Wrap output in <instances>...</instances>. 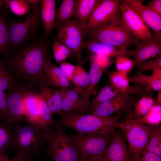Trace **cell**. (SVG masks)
Segmentation results:
<instances>
[{
    "mask_svg": "<svg viewBox=\"0 0 161 161\" xmlns=\"http://www.w3.org/2000/svg\"><path fill=\"white\" fill-rule=\"evenodd\" d=\"M41 2L32 4V11L23 21H12L7 24L9 33L10 49H13L31 38L38 30L41 22Z\"/></svg>",
    "mask_w": 161,
    "mask_h": 161,
    "instance_id": "6",
    "label": "cell"
},
{
    "mask_svg": "<svg viewBox=\"0 0 161 161\" xmlns=\"http://www.w3.org/2000/svg\"><path fill=\"white\" fill-rule=\"evenodd\" d=\"M157 92V100L156 101L157 104L161 105V90Z\"/></svg>",
    "mask_w": 161,
    "mask_h": 161,
    "instance_id": "51",
    "label": "cell"
},
{
    "mask_svg": "<svg viewBox=\"0 0 161 161\" xmlns=\"http://www.w3.org/2000/svg\"><path fill=\"white\" fill-rule=\"evenodd\" d=\"M90 63L89 75L90 83L86 92V96L90 97L98 83L100 79L107 69L100 65L97 62L95 54L88 56Z\"/></svg>",
    "mask_w": 161,
    "mask_h": 161,
    "instance_id": "25",
    "label": "cell"
},
{
    "mask_svg": "<svg viewBox=\"0 0 161 161\" xmlns=\"http://www.w3.org/2000/svg\"><path fill=\"white\" fill-rule=\"evenodd\" d=\"M41 16L44 29L45 36L48 38L53 28L56 13L54 0L41 1Z\"/></svg>",
    "mask_w": 161,
    "mask_h": 161,
    "instance_id": "20",
    "label": "cell"
},
{
    "mask_svg": "<svg viewBox=\"0 0 161 161\" xmlns=\"http://www.w3.org/2000/svg\"><path fill=\"white\" fill-rule=\"evenodd\" d=\"M137 66V73H143L149 71H153L161 69V56H160L154 59L141 62Z\"/></svg>",
    "mask_w": 161,
    "mask_h": 161,
    "instance_id": "39",
    "label": "cell"
},
{
    "mask_svg": "<svg viewBox=\"0 0 161 161\" xmlns=\"http://www.w3.org/2000/svg\"><path fill=\"white\" fill-rule=\"evenodd\" d=\"M153 91L146 86L136 84L134 85L129 86L127 89L123 93L133 95H138L142 97L152 95Z\"/></svg>",
    "mask_w": 161,
    "mask_h": 161,
    "instance_id": "41",
    "label": "cell"
},
{
    "mask_svg": "<svg viewBox=\"0 0 161 161\" xmlns=\"http://www.w3.org/2000/svg\"><path fill=\"white\" fill-rule=\"evenodd\" d=\"M110 82L117 89L123 92L129 86V80L127 76L122 74L117 71H109L107 72Z\"/></svg>",
    "mask_w": 161,
    "mask_h": 161,
    "instance_id": "37",
    "label": "cell"
},
{
    "mask_svg": "<svg viewBox=\"0 0 161 161\" xmlns=\"http://www.w3.org/2000/svg\"><path fill=\"white\" fill-rule=\"evenodd\" d=\"M103 156L106 161H133L123 136L115 132L112 135Z\"/></svg>",
    "mask_w": 161,
    "mask_h": 161,
    "instance_id": "15",
    "label": "cell"
},
{
    "mask_svg": "<svg viewBox=\"0 0 161 161\" xmlns=\"http://www.w3.org/2000/svg\"><path fill=\"white\" fill-rule=\"evenodd\" d=\"M83 47L91 54H100L117 58L120 56H134V51L125 47L87 39L84 42Z\"/></svg>",
    "mask_w": 161,
    "mask_h": 161,
    "instance_id": "17",
    "label": "cell"
},
{
    "mask_svg": "<svg viewBox=\"0 0 161 161\" xmlns=\"http://www.w3.org/2000/svg\"><path fill=\"white\" fill-rule=\"evenodd\" d=\"M147 26L161 35V17L148 9L140 0H125Z\"/></svg>",
    "mask_w": 161,
    "mask_h": 161,
    "instance_id": "18",
    "label": "cell"
},
{
    "mask_svg": "<svg viewBox=\"0 0 161 161\" xmlns=\"http://www.w3.org/2000/svg\"><path fill=\"white\" fill-rule=\"evenodd\" d=\"M112 134L106 136L97 134H77L69 136L80 161L89 157L104 156Z\"/></svg>",
    "mask_w": 161,
    "mask_h": 161,
    "instance_id": "8",
    "label": "cell"
},
{
    "mask_svg": "<svg viewBox=\"0 0 161 161\" xmlns=\"http://www.w3.org/2000/svg\"><path fill=\"white\" fill-rule=\"evenodd\" d=\"M137 161H161V157L149 151H144Z\"/></svg>",
    "mask_w": 161,
    "mask_h": 161,
    "instance_id": "45",
    "label": "cell"
},
{
    "mask_svg": "<svg viewBox=\"0 0 161 161\" xmlns=\"http://www.w3.org/2000/svg\"><path fill=\"white\" fill-rule=\"evenodd\" d=\"M6 15L4 12L0 11V54L6 55L10 49V39Z\"/></svg>",
    "mask_w": 161,
    "mask_h": 161,
    "instance_id": "31",
    "label": "cell"
},
{
    "mask_svg": "<svg viewBox=\"0 0 161 161\" xmlns=\"http://www.w3.org/2000/svg\"><path fill=\"white\" fill-rule=\"evenodd\" d=\"M80 161H87L86 160L84 159V160H80Z\"/></svg>",
    "mask_w": 161,
    "mask_h": 161,
    "instance_id": "54",
    "label": "cell"
},
{
    "mask_svg": "<svg viewBox=\"0 0 161 161\" xmlns=\"http://www.w3.org/2000/svg\"><path fill=\"white\" fill-rule=\"evenodd\" d=\"M13 134L11 124L0 121V153L15 149Z\"/></svg>",
    "mask_w": 161,
    "mask_h": 161,
    "instance_id": "27",
    "label": "cell"
},
{
    "mask_svg": "<svg viewBox=\"0 0 161 161\" xmlns=\"http://www.w3.org/2000/svg\"><path fill=\"white\" fill-rule=\"evenodd\" d=\"M77 68L79 73L83 79L88 89L90 83V79L89 74L81 65H77Z\"/></svg>",
    "mask_w": 161,
    "mask_h": 161,
    "instance_id": "47",
    "label": "cell"
},
{
    "mask_svg": "<svg viewBox=\"0 0 161 161\" xmlns=\"http://www.w3.org/2000/svg\"><path fill=\"white\" fill-rule=\"evenodd\" d=\"M49 129L43 131L28 123L25 125H15L13 134L15 149L32 155L37 154L47 143Z\"/></svg>",
    "mask_w": 161,
    "mask_h": 161,
    "instance_id": "5",
    "label": "cell"
},
{
    "mask_svg": "<svg viewBox=\"0 0 161 161\" xmlns=\"http://www.w3.org/2000/svg\"><path fill=\"white\" fill-rule=\"evenodd\" d=\"M128 78L130 82L146 86L153 91L161 90V80L154 79L151 75L139 73Z\"/></svg>",
    "mask_w": 161,
    "mask_h": 161,
    "instance_id": "32",
    "label": "cell"
},
{
    "mask_svg": "<svg viewBox=\"0 0 161 161\" xmlns=\"http://www.w3.org/2000/svg\"><path fill=\"white\" fill-rule=\"evenodd\" d=\"M115 64L117 71L127 76L134 66V60L126 56H120L116 58Z\"/></svg>",
    "mask_w": 161,
    "mask_h": 161,
    "instance_id": "38",
    "label": "cell"
},
{
    "mask_svg": "<svg viewBox=\"0 0 161 161\" xmlns=\"http://www.w3.org/2000/svg\"><path fill=\"white\" fill-rule=\"evenodd\" d=\"M52 50L54 58L57 63H61L68 58L74 57V52L68 47L58 41L53 36Z\"/></svg>",
    "mask_w": 161,
    "mask_h": 161,
    "instance_id": "35",
    "label": "cell"
},
{
    "mask_svg": "<svg viewBox=\"0 0 161 161\" xmlns=\"http://www.w3.org/2000/svg\"><path fill=\"white\" fill-rule=\"evenodd\" d=\"M35 86L20 83L8 90L5 122L16 125L21 121L24 116V100L29 95L36 92Z\"/></svg>",
    "mask_w": 161,
    "mask_h": 161,
    "instance_id": "9",
    "label": "cell"
},
{
    "mask_svg": "<svg viewBox=\"0 0 161 161\" xmlns=\"http://www.w3.org/2000/svg\"><path fill=\"white\" fill-rule=\"evenodd\" d=\"M144 151H149L161 157V126H154Z\"/></svg>",
    "mask_w": 161,
    "mask_h": 161,
    "instance_id": "33",
    "label": "cell"
},
{
    "mask_svg": "<svg viewBox=\"0 0 161 161\" xmlns=\"http://www.w3.org/2000/svg\"><path fill=\"white\" fill-rule=\"evenodd\" d=\"M97 1L75 0L73 18L79 22L83 31Z\"/></svg>",
    "mask_w": 161,
    "mask_h": 161,
    "instance_id": "22",
    "label": "cell"
},
{
    "mask_svg": "<svg viewBox=\"0 0 161 161\" xmlns=\"http://www.w3.org/2000/svg\"><path fill=\"white\" fill-rule=\"evenodd\" d=\"M148 9L161 17V0H153L146 6Z\"/></svg>",
    "mask_w": 161,
    "mask_h": 161,
    "instance_id": "46",
    "label": "cell"
},
{
    "mask_svg": "<svg viewBox=\"0 0 161 161\" xmlns=\"http://www.w3.org/2000/svg\"><path fill=\"white\" fill-rule=\"evenodd\" d=\"M120 0H98L84 29V33L101 24L108 22L120 13Z\"/></svg>",
    "mask_w": 161,
    "mask_h": 161,
    "instance_id": "13",
    "label": "cell"
},
{
    "mask_svg": "<svg viewBox=\"0 0 161 161\" xmlns=\"http://www.w3.org/2000/svg\"><path fill=\"white\" fill-rule=\"evenodd\" d=\"M7 104V93L4 91H0V121L5 119Z\"/></svg>",
    "mask_w": 161,
    "mask_h": 161,
    "instance_id": "42",
    "label": "cell"
},
{
    "mask_svg": "<svg viewBox=\"0 0 161 161\" xmlns=\"http://www.w3.org/2000/svg\"><path fill=\"white\" fill-rule=\"evenodd\" d=\"M3 3V0H0V10Z\"/></svg>",
    "mask_w": 161,
    "mask_h": 161,
    "instance_id": "53",
    "label": "cell"
},
{
    "mask_svg": "<svg viewBox=\"0 0 161 161\" xmlns=\"http://www.w3.org/2000/svg\"><path fill=\"white\" fill-rule=\"evenodd\" d=\"M75 65L66 61L61 63L60 67L62 69L70 81H71L72 73L75 68Z\"/></svg>",
    "mask_w": 161,
    "mask_h": 161,
    "instance_id": "43",
    "label": "cell"
},
{
    "mask_svg": "<svg viewBox=\"0 0 161 161\" xmlns=\"http://www.w3.org/2000/svg\"><path fill=\"white\" fill-rule=\"evenodd\" d=\"M40 95L38 92L29 95L24 101V116L27 123L35 126L38 117Z\"/></svg>",
    "mask_w": 161,
    "mask_h": 161,
    "instance_id": "23",
    "label": "cell"
},
{
    "mask_svg": "<svg viewBox=\"0 0 161 161\" xmlns=\"http://www.w3.org/2000/svg\"><path fill=\"white\" fill-rule=\"evenodd\" d=\"M3 3L14 14L21 16L28 14L31 8V4L25 0H4Z\"/></svg>",
    "mask_w": 161,
    "mask_h": 161,
    "instance_id": "36",
    "label": "cell"
},
{
    "mask_svg": "<svg viewBox=\"0 0 161 161\" xmlns=\"http://www.w3.org/2000/svg\"><path fill=\"white\" fill-rule=\"evenodd\" d=\"M53 131L49 129L45 151L47 157L53 161H80L78 154L64 127L55 123Z\"/></svg>",
    "mask_w": 161,
    "mask_h": 161,
    "instance_id": "4",
    "label": "cell"
},
{
    "mask_svg": "<svg viewBox=\"0 0 161 161\" xmlns=\"http://www.w3.org/2000/svg\"><path fill=\"white\" fill-rule=\"evenodd\" d=\"M84 32L79 22L71 19L58 29L56 38L74 53L80 65L83 63L82 49Z\"/></svg>",
    "mask_w": 161,
    "mask_h": 161,
    "instance_id": "10",
    "label": "cell"
},
{
    "mask_svg": "<svg viewBox=\"0 0 161 161\" xmlns=\"http://www.w3.org/2000/svg\"><path fill=\"white\" fill-rule=\"evenodd\" d=\"M151 75L154 79L161 80V69H158L153 70Z\"/></svg>",
    "mask_w": 161,
    "mask_h": 161,
    "instance_id": "48",
    "label": "cell"
},
{
    "mask_svg": "<svg viewBox=\"0 0 161 161\" xmlns=\"http://www.w3.org/2000/svg\"><path fill=\"white\" fill-rule=\"evenodd\" d=\"M49 44L45 39L35 40L7 55V68L15 80L32 86H48L44 69L45 62L52 61Z\"/></svg>",
    "mask_w": 161,
    "mask_h": 161,
    "instance_id": "1",
    "label": "cell"
},
{
    "mask_svg": "<svg viewBox=\"0 0 161 161\" xmlns=\"http://www.w3.org/2000/svg\"><path fill=\"white\" fill-rule=\"evenodd\" d=\"M119 8L123 23L131 35L141 40L151 38L149 27L125 0L120 1Z\"/></svg>",
    "mask_w": 161,
    "mask_h": 161,
    "instance_id": "11",
    "label": "cell"
},
{
    "mask_svg": "<svg viewBox=\"0 0 161 161\" xmlns=\"http://www.w3.org/2000/svg\"><path fill=\"white\" fill-rule=\"evenodd\" d=\"M19 83L8 71L4 62L0 60V91L9 90Z\"/></svg>",
    "mask_w": 161,
    "mask_h": 161,
    "instance_id": "34",
    "label": "cell"
},
{
    "mask_svg": "<svg viewBox=\"0 0 161 161\" xmlns=\"http://www.w3.org/2000/svg\"><path fill=\"white\" fill-rule=\"evenodd\" d=\"M44 69L49 86H54L64 90L69 88L70 81L62 69L53 64L52 61H46Z\"/></svg>",
    "mask_w": 161,
    "mask_h": 161,
    "instance_id": "19",
    "label": "cell"
},
{
    "mask_svg": "<svg viewBox=\"0 0 161 161\" xmlns=\"http://www.w3.org/2000/svg\"><path fill=\"white\" fill-rule=\"evenodd\" d=\"M89 161H106L104 156L102 155L88 157Z\"/></svg>",
    "mask_w": 161,
    "mask_h": 161,
    "instance_id": "49",
    "label": "cell"
},
{
    "mask_svg": "<svg viewBox=\"0 0 161 161\" xmlns=\"http://www.w3.org/2000/svg\"><path fill=\"white\" fill-rule=\"evenodd\" d=\"M8 161H35L32 155L23 151H18L17 154Z\"/></svg>",
    "mask_w": 161,
    "mask_h": 161,
    "instance_id": "44",
    "label": "cell"
},
{
    "mask_svg": "<svg viewBox=\"0 0 161 161\" xmlns=\"http://www.w3.org/2000/svg\"><path fill=\"white\" fill-rule=\"evenodd\" d=\"M71 81L75 85L74 89L83 96L86 97V95L88 89V87L79 73L77 65L75 66L72 73Z\"/></svg>",
    "mask_w": 161,
    "mask_h": 161,
    "instance_id": "40",
    "label": "cell"
},
{
    "mask_svg": "<svg viewBox=\"0 0 161 161\" xmlns=\"http://www.w3.org/2000/svg\"><path fill=\"white\" fill-rule=\"evenodd\" d=\"M154 126L125 120L119 122L117 128L124 134L129 145L133 161H137L145 150Z\"/></svg>",
    "mask_w": 161,
    "mask_h": 161,
    "instance_id": "7",
    "label": "cell"
},
{
    "mask_svg": "<svg viewBox=\"0 0 161 161\" xmlns=\"http://www.w3.org/2000/svg\"><path fill=\"white\" fill-rule=\"evenodd\" d=\"M129 122L142 123L153 126L160 125L161 122V105L157 104L153 106L143 116L133 119H126Z\"/></svg>",
    "mask_w": 161,
    "mask_h": 161,
    "instance_id": "30",
    "label": "cell"
},
{
    "mask_svg": "<svg viewBox=\"0 0 161 161\" xmlns=\"http://www.w3.org/2000/svg\"><path fill=\"white\" fill-rule=\"evenodd\" d=\"M59 92L62 97L63 114H85L90 111V97L83 96L74 89L68 88Z\"/></svg>",
    "mask_w": 161,
    "mask_h": 161,
    "instance_id": "14",
    "label": "cell"
},
{
    "mask_svg": "<svg viewBox=\"0 0 161 161\" xmlns=\"http://www.w3.org/2000/svg\"><path fill=\"white\" fill-rule=\"evenodd\" d=\"M88 39L127 48L135 40L127 30L120 13L111 21L101 24L84 33Z\"/></svg>",
    "mask_w": 161,
    "mask_h": 161,
    "instance_id": "3",
    "label": "cell"
},
{
    "mask_svg": "<svg viewBox=\"0 0 161 161\" xmlns=\"http://www.w3.org/2000/svg\"><path fill=\"white\" fill-rule=\"evenodd\" d=\"M156 104V101L152 95L142 97L136 102L133 109L127 114L126 119H133L143 116Z\"/></svg>",
    "mask_w": 161,
    "mask_h": 161,
    "instance_id": "26",
    "label": "cell"
},
{
    "mask_svg": "<svg viewBox=\"0 0 161 161\" xmlns=\"http://www.w3.org/2000/svg\"><path fill=\"white\" fill-rule=\"evenodd\" d=\"M75 0H63L56 12L53 29H58L73 18Z\"/></svg>",
    "mask_w": 161,
    "mask_h": 161,
    "instance_id": "24",
    "label": "cell"
},
{
    "mask_svg": "<svg viewBox=\"0 0 161 161\" xmlns=\"http://www.w3.org/2000/svg\"><path fill=\"white\" fill-rule=\"evenodd\" d=\"M122 114L107 116L77 114H60L55 121L63 127L72 129L78 135L97 134L110 136L114 134Z\"/></svg>",
    "mask_w": 161,
    "mask_h": 161,
    "instance_id": "2",
    "label": "cell"
},
{
    "mask_svg": "<svg viewBox=\"0 0 161 161\" xmlns=\"http://www.w3.org/2000/svg\"><path fill=\"white\" fill-rule=\"evenodd\" d=\"M40 0H27V1L30 3L32 4H34L38 2Z\"/></svg>",
    "mask_w": 161,
    "mask_h": 161,
    "instance_id": "52",
    "label": "cell"
},
{
    "mask_svg": "<svg viewBox=\"0 0 161 161\" xmlns=\"http://www.w3.org/2000/svg\"><path fill=\"white\" fill-rule=\"evenodd\" d=\"M40 97L38 117L35 126L40 130L44 131L49 128L50 126L53 125L55 121L48 105L41 95Z\"/></svg>",
    "mask_w": 161,
    "mask_h": 161,
    "instance_id": "28",
    "label": "cell"
},
{
    "mask_svg": "<svg viewBox=\"0 0 161 161\" xmlns=\"http://www.w3.org/2000/svg\"><path fill=\"white\" fill-rule=\"evenodd\" d=\"M40 86L38 93L45 100L52 114H62V97L59 91L52 90L47 85Z\"/></svg>",
    "mask_w": 161,
    "mask_h": 161,
    "instance_id": "21",
    "label": "cell"
},
{
    "mask_svg": "<svg viewBox=\"0 0 161 161\" xmlns=\"http://www.w3.org/2000/svg\"><path fill=\"white\" fill-rule=\"evenodd\" d=\"M133 94L120 93L113 98L99 106L91 111L93 115L107 116L122 114H128L133 109L134 104L138 100Z\"/></svg>",
    "mask_w": 161,
    "mask_h": 161,
    "instance_id": "12",
    "label": "cell"
},
{
    "mask_svg": "<svg viewBox=\"0 0 161 161\" xmlns=\"http://www.w3.org/2000/svg\"><path fill=\"white\" fill-rule=\"evenodd\" d=\"M9 157L6 152L0 153V161H8Z\"/></svg>",
    "mask_w": 161,
    "mask_h": 161,
    "instance_id": "50",
    "label": "cell"
},
{
    "mask_svg": "<svg viewBox=\"0 0 161 161\" xmlns=\"http://www.w3.org/2000/svg\"><path fill=\"white\" fill-rule=\"evenodd\" d=\"M161 35L153 34L151 38L142 40L134 51V66L150 59L160 56Z\"/></svg>",
    "mask_w": 161,
    "mask_h": 161,
    "instance_id": "16",
    "label": "cell"
},
{
    "mask_svg": "<svg viewBox=\"0 0 161 161\" xmlns=\"http://www.w3.org/2000/svg\"><path fill=\"white\" fill-rule=\"evenodd\" d=\"M120 93V91L110 81L108 82L92 100L90 103V109L92 111L102 103L110 100Z\"/></svg>",
    "mask_w": 161,
    "mask_h": 161,
    "instance_id": "29",
    "label": "cell"
}]
</instances>
